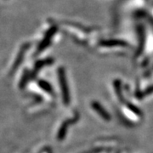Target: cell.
Returning a JSON list of instances; mask_svg holds the SVG:
<instances>
[{
  "label": "cell",
  "instance_id": "6da1fadb",
  "mask_svg": "<svg viewBox=\"0 0 153 153\" xmlns=\"http://www.w3.org/2000/svg\"><path fill=\"white\" fill-rule=\"evenodd\" d=\"M56 31H57V27H56L55 26H53V27H51L49 28V30L46 32L44 38H43V40L40 42V44L38 45L37 51H36L37 54L42 52L44 49H45L48 46H49V43H50V41L52 40L54 35H55V33H56Z\"/></svg>",
  "mask_w": 153,
  "mask_h": 153
},
{
  "label": "cell",
  "instance_id": "7a4b0ae2",
  "mask_svg": "<svg viewBox=\"0 0 153 153\" xmlns=\"http://www.w3.org/2000/svg\"><path fill=\"white\" fill-rule=\"evenodd\" d=\"M29 46H30V44H24L22 46V48H21V49H20V51H19V53H18V55H17L16 56V59L14 61V64H13V66H12V68H11V73H14L17 68L21 66L22 60H23L24 57H25V55H26L27 49H29Z\"/></svg>",
  "mask_w": 153,
  "mask_h": 153
},
{
  "label": "cell",
  "instance_id": "3957f363",
  "mask_svg": "<svg viewBox=\"0 0 153 153\" xmlns=\"http://www.w3.org/2000/svg\"><path fill=\"white\" fill-rule=\"evenodd\" d=\"M100 44L103 45V46L112 47V46H125L127 44H125L123 41H121V40L111 39V40H104V41H101Z\"/></svg>",
  "mask_w": 153,
  "mask_h": 153
}]
</instances>
